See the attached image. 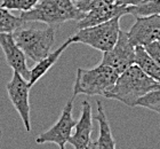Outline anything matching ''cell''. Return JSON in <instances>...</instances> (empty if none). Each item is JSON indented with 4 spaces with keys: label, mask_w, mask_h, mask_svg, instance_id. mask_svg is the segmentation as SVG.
<instances>
[{
    "label": "cell",
    "mask_w": 160,
    "mask_h": 149,
    "mask_svg": "<svg viewBox=\"0 0 160 149\" xmlns=\"http://www.w3.org/2000/svg\"><path fill=\"white\" fill-rule=\"evenodd\" d=\"M158 84V82L145 75L136 64H133L120 73L113 86L104 96L120 101L128 107H136L137 101L144 94L157 87Z\"/></svg>",
    "instance_id": "cell-1"
},
{
    "label": "cell",
    "mask_w": 160,
    "mask_h": 149,
    "mask_svg": "<svg viewBox=\"0 0 160 149\" xmlns=\"http://www.w3.org/2000/svg\"><path fill=\"white\" fill-rule=\"evenodd\" d=\"M85 13L80 12L73 0H39L30 10L22 12L21 19L27 22H41L56 27L69 21H79Z\"/></svg>",
    "instance_id": "cell-2"
},
{
    "label": "cell",
    "mask_w": 160,
    "mask_h": 149,
    "mask_svg": "<svg viewBox=\"0 0 160 149\" xmlns=\"http://www.w3.org/2000/svg\"><path fill=\"white\" fill-rule=\"evenodd\" d=\"M119 73L111 67L98 64L93 69L78 68L73 85L72 98L78 94L103 95L113 86Z\"/></svg>",
    "instance_id": "cell-3"
},
{
    "label": "cell",
    "mask_w": 160,
    "mask_h": 149,
    "mask_svg": "<svg viewBox=\"0 0 160 149\" xmlns=\"http://www.w3.org/2000/svg\"><path fill=\"white\" fill-rule=\"evenodd\" d=\"M13 37L27 57L38 62L50 53L55 41V28L46 29H22V27L13 32Z\"/></svg>",
    "instance_id": "cell-4"
},
{
    "label": "cell",
    "mask_w": 160,
    "mask_h": 149,
    "mask_svg": "<svg viewBox=\"0 0 160 149\" xmlns=\"http://www.w3.org/2000/svg\"><path fill=\"white\" fill-rule=\"evenodd\" d=\"M120 17H114L104 23L79 29L70 37L72 44L80 43L101 51L102 53L111 50L117 43L120 32Z\"/></svg>",
    "instance_id": "cell-5"
},
{
    "label": "cell",
    "mask_w": 160,
    "mask_h": 149,
    "mask_svg": "<svg viewBox=\"0 0 160 149\" xmlns=\"http://www.w3.org/2000/svg\"><path fill=\"white\" fill-rule=\"evenodd\" d=\"M72 110H73V98H71L64 106L58 120L48 131L37 136L36 139L37 143H40V145L47 142L55 143L61 149H64L65 143L69 141L70 136H72L74 125H76V122L72 117Z\"/></svg>",
    "instance_id": "cell-6"
},
{
    "label": "cell",
    "mask_w": 160,
    "mask_h": 149,
    "mask_svg": "<svg viewBox=\"0 0 160 149\" xmlns=\"http://www.w3.org/2000/svg\"><path fill=\"white\" fill-rule=\"evenodd\" d=\"M7 93L9 96V100L14 108L20 115L21 119L24 124L25 131H31L30 123V102H29V95H30V88L28 84V80L24 78L21 73L14 71L12 79L7 84Z\"/></svg>",
    "instance_id": "cell-7"
},
{
    "label": "cell",
    "mask_w": 160,
    "mask_h": 149,
    "mask_svg": "<svg viewBox=\"0 0 160 149\" xmlns=\"http://www.w3.org/2000/svg\"><path fill=\"white\" fill-rule=\"evenodd\" d=\"M134 60H135V46L129 40L127 32L120 30L117 43L114 44L111 50L103 52L101 64L111 67L120 75L130 66H133Z\"/></svg>",
    "instance_id": "cell-8"
},
{
    "label": "cell",
    "mask_w": 160,
    "mask_h": 149,
    "mask_svg": "<svg viewBox=\"0 0 160 149\" xmlns=\"http://www.w3.org/2000/svg\"><path fill=\"white\" fill-rule=\"evenodd\" d=\"M134 46H145L160 38V15H145L136 16V20L127 32Z\"/></svg>",
    "instance_id": "cell-9"
},
{
    "label": "cell",
    "mask_w": 160,
    "mask_h": 149,
    "mask_svg": "<svg viewBox=\"0 0 160 149\" xmlns=\"http://www.w3.org/2000/svg\"><path fill=\"white\" fill-rule=\"evenodd\" d=\"M0 47L5 54L7 64L13 71H17L27 80L29 79L30 70L27 64V55L16 44L13 33L0 32Z\"/></svg>",
    "instance_id": "cell-10"
},
{
    "label": "cell",
    "mask_w": 160,
    "mask_h": 149,
    "mask_svg": "<svg viewBox=\"0 0 160 149\" xmlns=\"http://www.w3.org/2000/svg\"><path fill=\"white\" fill-rule=\"evenodd\" d=\"M74 133L70 136L68 142H70L76 149H88L92 142V131H93V115L92 106L85 100L82 101V111L79 120L76 122Z\"/></svg>",
    "instance_id": "cell-11"
},
{
    "label": "cell",
    "mask_w": 160,
    "mask_h": 149,
    "mask_svg": "<svg viewBox=\"0 0 160 149\" xmlns=\"http://www.w3.org/2000/svg\"><path fill=\"white\" fill-rule=\"evenodd\" d=\"M128 14V6H122L118 3H109L98 8L92 9L85 13L82 19L77 21V29H82L87 27H93L96 24L104 23L114 17H121Z\"/></svg>",
    "instance_id": "cell-12"
},
{
    "label": "cell",
    "mask_w": 160,
    "mask_h": 149,
    "mask_svg": "<svg viewBox=\"0 0 160 149\" xmlns=\"http://www.w3.org/2000/svg\"><path fill=\"white\" fill-rule=\"evenodd\" d=\"M97 113L94 118L98 122L100 125V136L95 142H90L88 149H114L116 148V141L112 136L111 126L107 118L105 111H104L103 104L101 101H97Z\"/></svg>",
    "instance_id": "cell-13"
},
{
    "label": "cell",
    "mask_w": 160,
    "mask_h": 149,
    "mask_svg": "<svg viewBox=\"0 0 160 149\" xmlns=\"http://www.w3.org/2000/svg\"><path fill=\"white\" fill-rule=\"evenodd\" d=\"M71 44H72L71 39L70 38H68V39L65 40V41H64L56 51H54V52H52V53H48V55H46L43 59L38 61L37 64L30 70V76H29V79H28L29 86L32 87L40 78H42V77L48 72V70L57 62V60L60 59L62 53L67 50L68 47L70 46Z\"/></svg>",
    "instance_id": "cell-14"
},
{
    "label": "cell",
    "mask_w": 160,
    "mask_h": 149,
    "mask_svg": "<svg viewBox=\"0 0 160 149\" xmlns=\"http://www.w3.org/2000/svg\"><path fill=\"white\" fill-rule=\"evenodd\" d=\"M134 64H136L145 75L160 83V66L148 54L145 48L141 45L135 46Z\"/></svg>",
    "instance_id": "cell-15"
},
{
    "label": "cell",
    "mask_w": 160,
    "mask_h": 149,
    "mask_svg": "<svg viewBox=\"0 0 160 149\" xmlns=\"http://www.w3.org/2000/svg\"><path fill=\"white\" fill-rule=\"evenodd\" d=\"M24 23L21 17L14 16L7 8L0 6V32L13 33L16 29L23 27Z\"/></svg>",
    "instance_id": "cell-16"
},
{
    "label": "cell",
    "mask_w": 160,
    "mask_h": 149,
    "mask_svg": "<svg viewBox=\"0 0 160 149\" xmlns=\"http://www.w3.org/2000/svg\"><path fill=\"white\" fill-rule=\"evenodd\" d=\"M137 106L160 114V83L157 85V87H154L150 92L144 94L137 101Z\"/></svg>",
    "instance_id": "cell-17"
},
{
    "label": "cell",
    "mask_w": 160,
    "mask_h": 149,
    "mask_svg": "<svg viewBox=\"0 0 160 149\" xmlns=\"http://www.w3.org/2000/svg\"><path fill=\"white\" fill-rule=\"evenodd\" d=\"M128 14L134 16H145V15H160V0H150L138 6H128Z\"/></svg>",
    "instance_id": "cell-18"
},
{
    "label": "cell",
    "mask_w": 160,
    "mask_h": 149,
    "mask_svg": "<svg viewBox=\"0 0 160 149\" xmlns=\"http://www.w3.org/2000/svg\"><path fill=\"white\" fill-rule=\"evenodd\" d=\"M0 6L7 8L8 10H20L27 12L32 9L39 0H0Z\"/></svg>",
    "instance_id": "cell-19"
},
{
    "label": "cell",
    "mask_w": 160,
    "mask_h": 149,
    "mask_svg": "<svg viewBox=\"0 0 160 149\" xmlns=\"http://www.w3.org/2000/svg\"><path fill=\"white\" fill-rule=\"evenodd\" d=\"M114 3H116V0H74L76 6L82 13H87V12L95 9V8H98L101 6Z\"/></svg>",
    "instance_id": "cell-20"
},
{
    "label": "cell",
    "mask_w": 160,
    "mask_h": 149,
    "mask_svg": "<svg viewBox=\"0 0 160 149\" xmlns=\"http://www.w3.org/2000/svg\"><path fill=\"white\" fill-rule=\"evenodd\" d=\"M143 47L145 48L148 54H149V55H150V56L160 66V43H159V40H154V41H152V43L147 44V45Z\"/></svg>",
    "instance_id": "cell-21"
},
{
    "label": "cell",
    "mask_w": 160,
    "mask_h": 149,
    "mask_svg": "<svg viewBox=\"0 0 160 149\" xmlns=\"http://www.w3.org/2000/svg\"><path fill=\"white\" fill-rule=\"evenodd\" d=\"M150 0H116V3L122 5V6H138L142 3H145Z\"/></svg>",
    "instance_id": "cell-22"
},
{
    "label": "cell",
    "mask_w": 160,
    "mask_h": 149,
    "mask_svg": "<svg viewBox=\"0 0 160 149\" xmlns=\"http://www.w3.org/2000/svg\"><path fill=\"white\" fill-rule=\"evenodd\" d=\"M158 40H159V43H160V38H159V39H158Z\"/></svg>",
    "instance_id": "cell-23"
},
{
    "label": "cell",
    "mask_w": 160,
    "mask_h": 149,
    "mask_svg": "<svg viewBox=\"0 0 160 149\" xmlns=\"http://www.w3.org/2000/svg\"><path fill=\"white\" fill-rule=\"evenodd\" d=\"M73 1H74V0H73Z\"/></svg>",
    "instance_id": "cell-24"
}]
</instances>
